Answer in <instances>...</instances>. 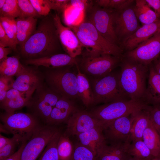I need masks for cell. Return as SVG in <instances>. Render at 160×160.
<instances>
[{
  "label": "cell",
  "instance_id": "cell-1",
  "mask_svg": "<svg viewBox=\"0 0 160 160\" xmlns=\"http://www.w3.org/2000/svg\"><path fill=\"white\" fill-rule=\"evenodd\" d=\"M62 49L53 15H47L41 20L35 31L20 48L22 56L26 60L59 54Z\"/></svg>",
  "mask_w": 160,
  "mask_h": 160
},
{
  "label": "cell",
  "instance_id": "cell-2",
  "mask_svg": "<svg viewBox=\"0 0 160 160\" xmlns=\"http://www.w3.org/2000/svg\"><path fill=\"white\" fill-rule=\"evenodd\" d=\"M121 65L118 78L124 94L128 99L143 100L146 88L148 65L127 58Z\"/></svg>",
  "mask_w": 160,
  "mask_h": 160
},
{
  "label": "cell",
  "instance_id": "cell-3",
  "mask_svg": "<svg viewBox=\"0 0 160 160\" xmlns=\"http://www.w3.org/2000/svg\"><path fill=\"white\" fill-rule=\"evenodd\" d=\"M143 100L126 99L118 100L101 105L90 113L105 124L119 118L133 114L147 106Z\"/></svg>",
  "mask_w": 160,
  "mask_h": 160
},
{
  "label": "cell",
  "instance_id": "cell-4",
  "mask_svg": "<svg viewBox=\"0 0 160 160\" xmlns=\"http://www.w3.org/2000/svg\"><path fill=\"white\" fill-rule=\"evenodd\" d=\"M1 119L9 132L18 137L22 143L28 140L39 127L36 119L28 113H6Z\"/></svg>",
  "mask_w": 160,
  "mask_h": 160
},
{
  "label": "cell",
  "instance_id": "cell-5",
  "mask_svg": "<svg viewBox=\"0 0 160 160\" xmlns=\"http://www.w3.org/2000/svg\"><path fill=\"white\" fill-rule=\"evenodd\" d=\"M94 103H106L128 99L119 85L118 75L110 73L100 77L95 82L92 91Z\"/></svg>",
  "mask_w": 160,
  "mask_h": 160
},
{
  "label": "cell",
  "instance_id": "cell-6",
  "mask_svg": "<svg viewBox=\"0 0 160 160\" xmlns=\"http://www.w3.org/2000/svg\"><path fill=\"white\" fill-rule=\"evenodd\" d=\"M58 131L51 127L39 126L26 142L21 153L20 160H36Z\"/></svg>",
  "mask_w": 160,
  "mask_h": 160
},
{
  "label": "cell",
  "instance_id": "cell-7",
  "mask_svg": "<svg viewBox=\"0 0 160 160\" xmlns=\"http://www.w3.org/2000/svg\"><path fill=\"white\" fill-rule=\"evenodd\" d=\"M95 4L94 5L91 4L88 8L90 9V12L89 18L87 19L107 40L118 46L119 40L113 25L112 9L102 7Z\"/></svg>",
  "mask_w": 160,
  "mask_h": 160
},
{
  "label": "cell",
  "instance_id": "cell-8",
  "mask_svg": "<svg viewBox=\"0 0 160 160\" xmlns=\"http://www.w3.org/2000/svg\"><path fill=\"white\" fill-rule=\"evenodd\" d=\"M121 59L109 54L91 56L86 52L83 54L81 66L88 74L101 77L110 73Z\"/></svg>",
  "mask_w": 160,
  "mask_h": 160
},
{
  "label": "cell",
  "instance_id": "cell-9",
  "mask_svg": "<svg viewBox=\"0 0 160 160\" xmlns=\"http://www.w3.org/2000/svg\"><path fill=\"white\" fill-rule=\"evenodd\" d=\"M160 54V32L128 51L126 58L148 65L155 60Z\"/></svg>",
  "mask_w": 160,
  "mask_h": 160
},
{
  "label": "cell",
  "instance_id": "cell-10",
  "mask_svg": "<svg viewBox=\"0 0 160 160\" xmlns=\"http://www.w3.org/2000/svg\"><path fill=\"white\" fill-rule=\"evenodd\" d=\"M112 16L114 29L119 41L128 37L140 27L134 8L128 7L120 10L112 9Z\"/></svg>",
  "mask_w": 160,
  "mask_h": 160
},
{
  "label": "cell",
  "instance_id": "cell-11",
  "mask_svg": "<svg viewBox=\"0 0 160 160\" xmlns=\"http://www.w3.org/2000/svg\"><path fill=\"white\" fill-rule=\"evenodd\" d=\"M48 81L53 89L68 99L78 96L77 75L67 71L51 72L47 76Z\"/></svg>",
  "mask_w": 160,
  "mask_h": 160
},
{
  "label": "cell",
  "instance_id": "cell-12",
  "mask_svg": "<svg viewBox=\"0 0 160 160\" xmlns=\"http://www.w3.org/2000/svg\"><path fill=\"white\" fill-rule=\"evenodd\" d=\"M134 113L105 124L103 132L106 141L109 140L110 144L130 142L131 129Z\"/></svg>",
  "mask_w": 160,
  "mask_h": 160
},
{
  "label": "cell",
  "instance_id": "cell-13",
  "mask_svg": "<svg viewBox=\"0 0 160 160\" xmlns=\"http://www.w3.org/2000/svg\"><path fill=\"white\" fill-rule=\"evenodd\" d=\"M59 40L63 49L71 57L76 58L82 53L83 46L74 32L62 23L56 12L53 15Z\"/></svg>",
  "mask_w": 160,
  "mask_h": 160
},
{
  "label": "cell",
  "instance_id": "cell-14",
  "mask_svg": "<svg viewBox=\"0 0 160 160\" xmlns=\"http://www.w3.org/2000/svg\"><path fill=\"white\" fill-rule=\"evenodd\" d=\"M105 124L93 117L90 113L76 111L67 120L66 134L77 136L95 127L104 126Z\"/></svg>",
  "mask_w": 160,
  "mask_h": 160
},
{
  "label": "cell",
  "instance_id": "cell-15",
  "mask_svg": "<svg viewBox=\"0 0 160 160\" xmlns=\"http://www.w3.org/2000/svg\"><path fill=\"white\" fill-rule=\"evenodd\" d=\"M73 26L95 42L104 54L121 58L122 50L120 47L112 44L105 39L89 20L84 19L79 24Z\"/></svg>",
  "mask_w": 160,
  "mask_h": 160
},
{
  "label": "cell",
  "instance_id": "cell-16",
  "mask_svg": "<svg viewBox=\"0 0 160 160\" xmlns=\"http://www.w3.org/2000/svg\"><path fill=\"white\" fill-rule=\"evenodd\" d=\"M160 32V19L152 23L143 25L123 41L125 48L131 51L139 44Z\"/></svg>",
  "mask_w": 160,
  "mask_h": 160
},
{
  "label": "cell",
  "instance_id": "cell-17",
  "mask_svg": "<svg viewBox=\"0 0 160 160\" xmlns=\"http://www.w3.org/2000/svg\"><path fill=\"white\" fill-rule=\"evenodd\" d=\"M104 126L93 128L77 136L80 143L91 151L96 156L107 144L103 132Z\"/></svg>",
  "mask_w": 160,
  "mask_h": 160
},
{
  "label": "cell",
  "instance_id": "cell-18",
  "mask_svg": "<svg viewBox=\"0 0 160 160\" xmlns=\"http://www.w3.org/2000/svg\"><path fill=\"white\" fill-rule=\"evenodd\" d=\"M40 80L36 72L25 67L24 70L17 77L12 88L20 92L32 94L40 86Z\"/></svg>",
  "mask_w": 160,
  "mask_h": 160
},
{
  "label": "cell",
  "instance_id": "cell-19",
  "mask_svg": "<svg viewBox=\"0 0 160 160\" xmlns=\"http://www.w3.org/2000/svg\"><path fill=\"white\" fill-rule=\"evenodd\" d=\"M25 63L36 66H44L49 68H54L72 65L77 64L76 58L68 54L59 53L40 58L27 59Z\"/></svg>",
  "mask_w": 160,
  "mask_h": 160
},
{
  "label": "cell",
  "instance_id": "cell-20",
  "mask_svg": "<svg viewBox=\"0 0 160 160\" xmlns=\"http://www.w3.org/2000/svg\"><path fill=\"white\" fill-rule=\"evenodd\" d=\"M31 95L11 88L7 92L4 100L1 103V107L7 113L14 112L28 105Z\"/></svg>",
  "mask_w": 160,
  "mask_h": 160
},
{
  "label": "cell",
  "instance_id": "cell-21",
  "mask_svg": "<svg viewBox=\"0 0 160 160\" xmlns=\"http://www.w3.org/2000/svg\"><path fill=\"white\" fill-rule=\"evenodd\" d=\"M143 100L147 105H160V75L153 66L149 68L148 86Z\"/></svg>",
  "mask_w": 160,
  "mask_h": 160
},
{
  "label": "cell",
  "instance_id": "cell-22",
  "mask_svg": "<svg viewBox=\"0 0 160 160\" xmlns=\"http://www.w3.org/2000/svg\"><path fill=\"white\" fill-rule=\"evenodd\" d=\"M130 143L107 144L97 153L96 160H127L130 157L127 152Z\"/></svg>",
  "mask_w": 160,
  "mask_h": 160
},
{
  "label": "cell",
  "instance_id": "cell-23",
  "mask_svg": "<svg viewBox=\"0 0 160 160\" xmlns=\"http://www.w3.org/2000/svg\"><path fill=\"white\" fill-rule=\"evenodd\" d=\"M75 108L68 99L60 97L47 120L50 124H55L67 120L71 113L75 112Z\"/></svg>",
  "mask_w": 160,
  "mask_h": 160
},
{
  "label": "cell",
  "instance_id": "cell-24",
  "mask_svg": "<svg viewBox=\"0 0 160 160\" xmlns=\"http://www.w3.org/2000/svg\"><path fill=\"white\" fill-rule=\"evenodd\" d=\"M148 106L133 114L130 132V142L136 140H143V133L150 120L147 109Z\"/></svg>",
  "mask_w": 160,
  "mask_h": 160
},
{
  "label": "cell",
  "instance_id": "cell-25",
  "mask_svg": "<svg viewBox=\"0 0 160 160\" xmlns=\"http://www.w3.org/2000/svg\"><path fill=\"white\" fill-rule=\"evenodd\" d=\"M15 20L17 43L20 48L36 31L37 19L29 17L17 18Z\"/></svg>",
  "mask_w": 160,
  "mask_h": 160
},
{
  "label": "cell",
  "instance_id": "cell-26",
  "mask_svg": "<svg viewBox=\"0 0 160 160\" xmlns=\"http://www.w3.org/2000/svg\"><path fill=\"white\" fill-rule=\"evenodd\" d=\"M60 98L52 92L46 91L41 94L35 105L38 113L47 121Z\"/></svg>",
  "mask_w": 160,
  "mask_h": 160
},
{
  "label": "cell",
  "instance_id": "cell-27",
  "mask_svg": "<svg viewBox=\"0 0 160 160\" xmlns=\"http://www.w3.org/2000/svg\"><path fill=\"white\" fill-rule=\"evenodd\" d=\"M143 140L155 157L160 156V134L151 120L143 133Z\"/></svg>",
  "mask_w": 160,
  "mask_h": 160
},
{
  "label": "cell",
  "instance_id": "cell-28",
  "mask_svg": "<svg viewBox=\"0 0 160 160\" xmlns=\"http://www.w3.org/2000/svg\"><path fill=\"white\" fill-rule=\"evenodd\" d=\"M20 57L17 56L7 57L0 62L1 76L8 77L16 76L20 74L25 67L20 61Z\"/></svg>",
  "mask_w": 160,
  "mask_h": 160
},
{
  "label": "cell",
  "instance_id": "cell-29",
  "mask_svg": "<svg viewBox=\"0 0 160 160\" xmlns=\"http://www.w3.org/2000/svg\"><path fill=\"white\" fill-rule=\"evenodd\" d=\"M134 11L138 20L143 25L154 23L160 19L150 8L145 0H136Z\"/></svg>",
  "mask_w": 160,
  "mask_h": 160
},
{
  "label": "cell",
  "instance_id": "cell-30",
  "mask_svg": "<svg viewBox=\"0 0 160 160\" xmlns=\"http://www.w3.org/2000/svg\"><path fill=\"white\" fill-rule=\"evenodd\" d=\"M78 70L77 75L78 83L77 90L78 96L86 106L94 103V97L88 79L80 71L77 64Z\"/></svg>",
  "mask_w": 160,
  "mask_h": 160
},
{
  "label": "cell",
  "instance_id": "cell-31",
  "mask_svg": "<svg viewBox=\"0 0 160 160\" xmlns=\"http://www.w3.org/2000/svg\"><path fill=\"white\" fill-rule=\"evenodd\" d=\"M129 156L136 160H151L155 157L143 140L130 142L127 147Z\"/></svg>",
  "mask_w": 160,
  "mask_h": 160
},
{
  "label": "cell",
  "instance_id": "cell-32",
  "mask_svg": "<svg viewBox=\"0 0 160 160\" xmlns=\"http://www.w3.org/2000/svg\"><path fill=\"white\" fill-rule=\"evenodd\" d=\"M68 27L74 32L83 47L86 48V52L88 54L91 56H95L104 54L102 49L95 42L74 26Z\"/></svg>",
  "mask_w": 160,
  "mask_h": 160
},
{
  "label": "cell",
  "instance_id": "cell-33",
  "mask_svg": "<svg viewBox=\"0 0 160 160\" xmlns=\"http://www.w3.org/2000/svg\"><path fill=\"white\" fill-rule=\"evenodd\" d=\"M74 147L68 136L61 134L57 145V150L60 160H71Z\"/></svg>",
  "mask_w": 160,
  "mask_h": 160
},
{
  "label": "cell",
  "instance_id": "cell-34",
  "mask_svg": "<svg viewBox=\"0 0 160 160\" xmlns=\"http://www.w3.org/2000/svg\"><path fill=\"white\" fill-rule=\"evenodd\" d=\"M61 134L59 131L47 144L38 160H60L57 145Z\"/></svg>",
  "mask_w": 160,
  "mask_h": 160
},
{
  "label": "cell",
  "instance_id": "cell-35",
  "mask_svg": "<svg viewBox=\"0 0 160 160\" xmlns=\"http://www.w3.org/2000/svg\"><path fill=\"white\" fill-rule=\"evenodd\" d=\"M84 12L71 7H68L63 13L64 22L68 27L79 24L84 20Z\"/></svg>",
  "mask_w": 160,
  "mask_h": 160
},
{
  "label": "cell",
  "instance_id": "cell-36",
  "mask_svg": "<svg viewBox=\"0 0 160 160\" xmlns=\"http://www.w3.org/2000/svg\"><path fill=\"white\" fill-rule=\"evenodd\" d=\"M0 23L14 46L16 48L17 43L15 19L0 17Z\"/></svg>",
  "mask_w": 160,
  "mask_h": 160
},
{
  "label": "cell",
  "instance_id": "cell-37",
  "mask_svg": "<svg viewBox=\"0 0 160 160\" xmlns=\"http://www.w3.org/2000/svg\"><path fill=\"white\" fill-rule=\"evenodd\" d=\"M0 17L15 19L18 18L20 12L17 0H6L2 8L0 9Z\"/></svg>",
  "mask_w": 160,
  "mask_h": 160
},
{
  "label": "cell",
  "instance_id": "cell-38",
  "mask_svg": "<svg viewBox=\"0 0 160 160\" xmlns=\"http://www.w3.org/2000/svg\"><path fill=\"white\" fill-rule=\"evenodd\" d=\"M134 1L132 0H97L94 1L102 7L120 10L128 7Z\"/></svg>",
  "mask_w": 160,
  "mask_h": 160
},
{
  "label": "cell",
  "instance_id": "cell-39",
  "mask_svg": "<svg viewBox=\"0 0 160 160\" xmlns=\"http://www.w3.org/2000/svg\"><path fill=\"white\" fill-rule=\"evenodd\" d=\"M71 160H96V156L89 149L80 143L74 147Z\"/></svg>",
  "mask_w": 160,
  "mask_h": 160
},
{
  "label": "cell",
  "instance_id": "cell-40",
  "mask_svg": "<svg viewBox=\"0 0 160 160\" xmlns=\"http://www.w3.org/2000/svg\"><path fill=\"white\" fill-rule=\"evenodd\" d=\"M18 4L20 12L18 18L39 17L30 0H18Z\"/></svg>",
  "mask_w": 160,
  "mask_h": 160
},
{
  "label": "cell",
  "instance_id": "cell-41",
  "mask_svg": "<svg viewBox=\"0 0 160 160\" xmlns=\"http://www.w3.org/2000/svg\"><path fill=\"white\" fill-rule=\"evenodd\" d=\"M20 142H22L18 137L13 135L10 142L0 149V160H5L12 155L15 152L17 145Z\"/></svg>",
  "mask_w": 160,
  "mask_h": 160
},
{
  "label": "cell",
  "instance_id": "cell-42",
  "mask_svg": "<svg viewBox=\"0 0 160 160\" xmlns=\"http://www.w3.org/2000/svg\"><path fill=\"white\" fill-rule=\"evenodd\" d=\"M14 80L12 77L0 76V101L1 103L4 100L7 93L12 88Z\"/></svg>",
  "mask_w": 160,
  "mask_h": 160
},
{
  "label": "cell",
  "instance_id": "cell-43",
  "mask_svg": "<svg viewBox=\"0 0 160 160\" xmlns=\"http://www.w3.org/2000/svg\"><path fill=\"white\" fill-rule=\"evenodd\" d=\"M37 13L45 17L49 14L50 9L47 0H30Z\"/></svg>",
  "mask_w": 160,
  "mask_h": 160
},
{
  "label": "cell",
  "instance_id": "cell-44",
  "mask_svg": "<svg viewBox=\"0 0 160 160\" xmlns=\"http://www.w3.org/2000/svg\"><path fill=\"white\" fill-rule=\"evenodd\" d=\"M147 109L151 121L160 134V108L153 105L148 106Z\"/></svg>",
  "mask_w": 160,
  "mask_h": 160
},
{
  "label": "cell",
  "instance_id": "cell-45",
  "mask_svg": "<svg viewBox=\"0 0 160 160\" xmlns=\"http://www.w3.org/2000/svg\"><path fill=\"white\" fill-rule=\"evenodd\" d=\"M50 9L60 13L63 12L68 7L70 0H47Z\"/></svg>",
  "mask_w": 160,
  "mask_h": 160
},
{
  "label": "cell",
  "instance_id": "cell-46",
  "mask_svg": "<svg viewBox=\"0 0 160 160\" xmlns=\"http://www.w3.org/2000/svg\"><path fill=\"white\" fill-rule=\"evenodd\" d=\"M91 4V1H90L71 0H70L68 7H73L85 12Z\"/></svg>",
  "mask_w": 160,
  "mask_h": 160
},
{
  "label": "cell",
  "instance_id": "cell-47",
  "mask_svg": "<svg viewBox=\"0 0 160 160\" xmlns=\"http://www.w3.org/2000/svg\"><path fill=\"white\" fill-rule=\"evenodd\" d=\"M0 45L6 47H10L15 51L17 50L16 48L13 45L0 23Z\"/></svg>",
  "mask_w": 160,
  "mask_h": 160
},
{
  "label": "cell",
  "instance_id": "cell-48",
  "mask_svg": "<svg viewBox=\"0 0 160 160\" xmlns=\"http://www.w3.org/2000/svg\"><path fill=\"white\" fill-rule=\"evenodd\" d=\"M145 0L150 7L154 9L159 18L160 17V0Z\"/></svg>",
  "mask_w": 160,
  "mask_h": 160
},
{
  "label": "cell",
  "instance_id": "cell-49",
  "mask_svg": "<svg viewBox=\"0 0 160 160\" xmlns=\"http://www.w3.org/2000/svg\"><path fill=\"white\" fill-rule=\"evenodd\" d=\"M12 49L9 47H6L0 45V62L7 58Z\"/></svg>",
  "mask_w": 160,
  "mask_h": 160
},
{
  "label": "cell",
  "instance_id": "cell-50",
  "mask_svg": "<svg viewBox=\"0 0 160 160\" xmlns=\"http://www.w3.org/2000/svg\"><path fill=\"white\" fill-rule=\"evenodd\" d=\"M26 142V141H25L22 143L18 150L5 160H20L21 153Z\"/></svg>",
  "mask_w": 160,
  "mask_h": 160
},
{
  "label": "cell",
  "instance_id": "cell-51",
  "mask_svg": "<svg viewBox=\"0 0 160 160\" xmlns=\"http://www.w3.org/2000/svg\"><path fill=\"white\" fill-rule=\"evenodd\" d=\"M12 140L11 138H8L1 135H0V149L3 148L4 146L10 142Z\"/></svg>",
  "mask_w": 160,
  "mask_h": 160
},
{
  "label": "cell",
  "instance_id": "cell-52",
  "mask_svg": "<svg viewBox=\"0 0 160 160\" xmlns=\"http://www.w3.org/2000/svg\"><path fill=\"white\" fill-rule=\"evenodd\" d=\"M153 67L156 71L160 75V59L155 60Z\"/></svg>",
  "mask_w": 160,
  "mask_h": 160
},
{
  "label": "cell",
  "instance_id": "cell-53",
  "mask_svg": "<svg viewBox=\"0 0 160 160\" xmlns=\"http://www.w3.org/2000/svg\"><path fill=\"white\" fill-rule=\"evenodd\" d=\"M5 2L6 0H0V9L2 8L5 3Z\"/></svg>",
  "mask_w": 160,
  "mask_h": 160
},
{
  "label": "cell",
  "instance_id": "cell-54",
  "mask_svg": "<svg viewBox=\"0 0 160 160\" xmlns=\"http://www.w3.org/2000/svg\"><path fill=\"white\" fill-rule=\"evenodd\" d=\"M151 160H160V158L159 157L154 158Z\"/></svg>",
  "mask_w": 160,
  "mask_h": 160
},
{
  "label": "cell",
  "instance_id": "cell-55",
  "mask_svg": "<svg viewBox=\"0 0 160 160\" xmlns=\"http://www.w3.org/2000/svg\"><path fill=\"white\" fill-rule=\"evenodd\" d=\"M127 160H136L131 157H130Z\"/></svg>",
  "mask_w": 160,
  "mask_h": 160
},
{
  "label": "cell",
  "instance_id": "cell-56",
  "mask_svg": "<svg viewBox=\"0 0 160 160\" xmlns=\"http://www.w3.org/2000/svg\"><path fill=\"white\" fill-rule=\"evenodd\" d=\"M157 106L159 108H160V105H158V106Z\"/></svg>",
  "mask_w": 160,
  "mask_h": 160
},
{
  "label": "cell",
  "instance_id": "cell-57",
  "mask_svg": "<svg viewBox=\"0 0 160 160\" xmlns=\"http://www.w3.org/2000/svg\"><path fill=\"white\" fill-rule=\"evenodd\" d=\"M158 157L160 158V156Z\"/></svg>",
  "mask_w": 160,
  "mask_h": 160
}]
</instances>
